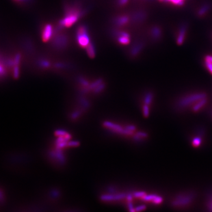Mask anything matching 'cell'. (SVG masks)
<instances>
[{
	"label": "cell",
	"mask_w": 212,
	"mask_h": 212,
	"mask_svg": "<svg viewBox=\"0 0 212 212\" xmlns=\"http://www.w3.org/2000/svg\"><path fill=\"white\" fill-rule=\"evenodd\" d=\"M69 37L66 33L61 32V31L55 30L51 44L52 47L58 51L65 50L69 45Z\"/></svg>",
	"instance_id": "6da1fadb"
},
{
	"label": "cell",
	"mask_w": 212,
	"mask_h": 212,
	"mask_svg": "<svg viewBox=\"0 0 212 212\" xmlns=\"http://www.w3.org/2000/svg\"><path fill=\"white\" fill-rule=\"evenodd\" d=\"M76 41L82 48H86L90 44L91 41L87 25L81 24L77 27L76 30Z\"/></svg>",
	"instance_id": "7a4b0ae2"
},
{
	"label": "cell",
	"mask_w": 212,
	"mask_h": 212,
	"mask_svg": "<svg viewBox=\"0 0 212 212\" xmlns=\"http://www.w3.org/2000/svg\"><path fill=\"white\" fill-rule=\"evenodd\" d=\"M206 97V94L204 93H194L186 95L181 98V99L179 100L178 104L179 106L182 108L187 107L189 106L192 105L193 106V104H196L197 102Z\"/></svg>",
	"instance_id": "3957f363"
},
{
	"label": "cell",
	"mask_w": 212,
	"mask_h": 212,
	"mask_svg": "<svg viewBox=\"0 0 212 212\" xmlns=\"http://www.w3.org/2000/svg\"><path fill=\"white\" fill-rule=\"evenodd\" d=\"M189 30V25L187 23H181L177 28L175 34V41L178 45H181L184 43L187 38Z\"/></svg>",
	"instance_id": "277c9868"
},
{
	"label": "cell",
	"mask_w": 212,
	"mask_h": 212,
	"mask_svg": "<svg viewBox=\"0 0 212 212\" xmlns=\"http://www.w3.org/2000/svg\"><path fill=\"white\" fill-rule=\"evenodd\" d=\"M112 33L114 37L117 39L119 44L122 45L130 44L131 41V36L129 32L122 30H116L113 31Z\"/></svg>",
	"instance_id": "5b68a950"
},
{
	"label": "cell",
	"mask_w": 212,
	"mask_h": 212,
	"mask_svg": "<svg viewBox=\"0 0 212 212\" xmlns=\"http://www.w3.org/2000/svg\"><path fill=\"white\" fill-rule=\"evenodd\" d=\"M103 125L106 127V128H108L112 131L117 133L119 134H123V135L129 136V135H131L133 133V131H129L126 129H123L122 127L120 126V125L115 124L114 123L108 121H104L103 123Z\"/></svg>",
	"instance_id": "8992f818"
},
{
	"label": "cell",
	"mask_w": 212,
	"mask_h": 212,
	"mask_svg": "<svg viewBox=\"0 0 212 212\" xmlns=\"http://www.w3.org/2000/svg\"><path fill=\"white\" fill-rule=\"evenodd\" d=\"M55 32V29L50 23L44 24L41 30V38L44 43H47L53 38Z\"/></svg>",
	"instance_id": "52a82bcc"
},
{
	"label": "cell",
	"mask_w": 212,
	"mask_h": 212,
	"mask_svg": "<svg viewBox=\"0 0 212 212\" xmlns=\"http://www.w3.org/2000/svg\"><path fill=\"white\" fill-rule=\"evenodd\" d=\"M151 40L154 42H159L163 38L162 28L159 25H155L150 27L149 31Z\"/></svg>",
	"instance_id": "ba28073f"
},
{
	"label": "cell",
	"mask_w": 212,
	"mask_h": 212,
	"mask_svg": "<svg viewBox=\"0 0 212 212\" xmlns=\"http://www.w3.org/2000/svg\"><path fill=\"white\" fill-rule=\"evenodd\" d=\"M212 8V4L211 2H204L198 6L196 11V15L199 19L204 18L210 11Z\"/></svg>",
	"instance_id": "9c48e42d"
},
{
	"label": "cell",
	"mask_w": 212,
	"mask_h": 212,
	"mask_svg": "<svg viewBox=\"0 0 212 212\" xmlns=\"http://www.w3.org/2000/svg\"><path fill=\"white\" fill-rule=\"evenodd\" d=\"M131 21V17L127 14H121L115 17L113 20V24L117 27H123L128 24Z\"/></svg>",
	"instance_id": "30bf717a"
},
{
	"label": "cell",
	"mask_w": 212,
	"mask_h": 212,
	"mask_svg": "<svg viewBox=\"0 0 212 212\" xmlns=\"http://www.w3.org/2000/svg\"><path fill=\"white\" fill-rule=\"evenodd\" d=\"M192 200V197L188 195H181L177 197L173 201L175 206H183L189 205Z\"/></svg>",
	"instance_id": "8fae6325"
},
{
	"label": "cell",
	"mask_w": 212,
	"mask_h": 212,
	"mask_svg": "<svg viewBox=\"0 0 212 212\" xmlns=\"http://www.w3.org/2000/svg\"><path fill=\"white\" fill-rule=\"evenodd\" d=\"M131 21L134 23H141L147 18V14L143 10H137L130 15Z\"/></svg>",
	"instance_id": "7c38bea8"
},
{
	"label": "cell",
	"mask_w": 212,
	"mask_h": 212,
	"mask_svg": "<svg viewBox=\"0 0 212 212\" xmlns=\"http://www.w3.org/2000/svg\"><path fill=\"white\" fill-rule=\"evenodd\" d=\"M49 156L51 158L56 159L60 164H64L66 162V159L60 149H57L56 150H52L49 153Z\"/></svg>",
	"instance_id": "4fadbf2b"
},
{
	"label": "cell",
	"mask_w": 212,
	"mask_h": 212,
	"mask_svg": "<svg viewBox=\"0 0 212 212\" xmlns=\"http://www.w3.org/2000/svg\"><path fill=\"white\" fill-rule=\"evenodd\" d=\"M125 193L113 194H103L100 196V199L103 201H111L123 199L125 197Z\"/></svg>",
	"instance_id": "5bb4252c"
},
{
	"label": "cell",
	"mask_w": 212,
	"mask_h": 212,
	"mask_svg": "<svg viewBox=\"0 0 212 212\" xmlns=\"http://www.w3.org/2000/svg\"><path fill=\"white\" fill-rule=\"evenodd\" d=\"M144 43L142 41H138L134 44L130 51V55L131 57L138 56L143 50Z\"/></svg>",
	"instance_id": "9a60e30c"
},
{
	"label": "cell",
	"mask_w": 212,
	"mask_h": 212,
	"mask_svg": "<svg viewBox=\"0 0 212 212\" xmlns=\"http://www.w3.org/2000/svg\"><path fill=\"white\" fill-rule=\"evenodd\" d=\"M86 51L87 53L88 56L91 58H94L95 56V45L93 42H90V44L88 45L87 47H86Z\"/></svg>",
	"instance_id": "2e32d148"
},
{
	"label": "cell",
	"mask_w": 212,
	"mask_h": 212,
	"mask_svg": "<svg viewBox=\"0 0 212 212\" xmlns=\"http://www.w3.org/2000/svg\"><path fill=\"white\" fill-rule=\"evenodd\" d=\"M207 102V99L206 98L203 99L201 100H200L198 102H197L196 104H194L192 107V110L194 112H197L198 111H199L200 110L203 108L205 105L206 104Z\"/></svg>",
	"instance_id": "e0dca14e"
},
{
	"label": "cell",
	"mask_w": 212,
	"mask_h": 212,
	"mask_svg": "<svg viewBox=\"0 0 212 212\" xmlns=\"http://www.w3.org/2000/svg\"><path fill=\"white\" fill-rule=\"evenodd\" d=\"M187 0H164V3L175 6H183Z\"/></svg>",
	"instance_id": "ac0fdd59"
},
{
	"label": "cell",
	"mask_w": 212,
	"mask_h": 212,
	"mask_svg": "<svg viewBox=\"0 0 212 212\" xmlns=\"http://www.w3.org/2000/svg\"><path fill=\"white\" fill-rule=\"evenodd\" d=\"M38 65L42 69H49L52 66V63L49 60L43 58L39 60Z\"/></svg>",
	"instance_id": "d6986e66"
},
{
	"label": "cell",
	"mask_w": 212,
	"mask_h": 212,
	"mask_svg": "<svg viewBox=\"0 0 212 212\" xmlns=\"http://www.w3.org/2000/svg\"><path fill=\"white\" fill-rule=\"evenodd\" d=\"M78 81L79 82V83L81 84V86H83V88H87L90 86V82L88 81L87 79H86L84 77H83L82 76L78 77Z\"/></svg>",
	"instance_id": "ffe728a7"
},
{
	"label": "cell",
	"mask_w": 212,
	"mask_h": 212,
	"mask_svg": "<svg viewBox=\"0 0 212 212\" xmlns=\"http://www.w3.org/2000/svg\"><path fill=\"white\" fill-rule=\"evenodd\" d=\"M153 99V93L151 92L147 93L146 94V95H145L144 99V104H147V105H150V104L151 103V102H152Z\"/></svg>",
	"instance_id": "44dd1931"
},
{
	"label": "cell",
	"mask_w": 212,
	"mask_h": 212,
	"mask_svg": "<svg viewBox=\"0 0 212 212\" xmlns=\"http://www.w3.org/2000/svg\"><path fill=\"white\" fill-rule=\"evenodd\" d=\"M203 64L207 71H209L212 74V62L205 57L203 59Z\"/></svg>",
	"instance_id": "7402d4cb"
},
{
	"label": "cell",
	"mask_w": 212,
	"mask_h": 212,
	"mask_svg": "<svg viewBox=\"0 0 212 212\" xmlns=\"http://www.w3.org/2000/svg\"><path fill=\"white\" fill-rule=\"evenodd\" d=\"M105 87H106V84H105V83H104L103 82L102 83L100 84V85H99L97 87H96L94 89V93L95 94L100 93L102 91H103L104 90Z\"/></svg>",
	"instance_id": "603a6c76"
},
{
	"label": "cell",
	"mask_w": 212,
	"mask_h": 212,
	"mask_svg": "<svg viewBox=\"0 0 212 212\" xmlns=\"http://www.w3.org/2000/svg\"><path fill=\"white\" fill-rule=\"evenodd\" d=\"M53 66L55 67V68H57V69H66L67 68L68 66H69V64H67L66 62H57L56 63H55Z\"/></svg>",
	"instance_id": "cb8c5ba5"
},
{
	"label": "cell",
	"mask_w": 212,
	"mask_h": 212,
	"mask_svg": "<svg viewBox=\"0 0 212 212\" xmlns=\"http://www.w3.org/2000/svg\"><path fill=\"white\" fill-rule=\"evenodd\" d=\"M201 143V140L199 137H194L192 140V145L195 147H199Z\"/></svg>",
	"instance_id": "d4e9b609"
},
{
	"label": "cell",
	"mask_w": 212,
	"mask_h": 212,
	"mask_svg": "<svg viewBox=\"0 0 212 212\" xmlns=\"http://www.w3.org/2000/svg\"><path fill=\"white\" fill-rule=\"evenodd\" d=\"M143 113L145 117H147L149 116L150 110H149V107L148 105L144 104V105L143 106Z\"/></svg>",
	"instance_id": "484cf974"
},
{
	"label": "cell",
	"mask_w": 212,
	"mask_h": 212,
	"mask_svg": "<svg viewBox=\"0 0 212 212\" xmlns=\"http://www.w3.org/2000/svg\"><path fill=\"white\" fill-rule=\"evenodd\" d=\"M80 103H81V105L83 106L84 108H87L90 107V103L87 99L84 98H80Z\"/></svg>",
	"instance_id": "4316f807"
},
{
	"label": "cell",
	"mask_w": 212,
	"mask_h": 212,
	"mask_svg": "<svg viewBox=\"0 0 212 212\" xmlns=\"http://www.w3.org/2000/svg\"><path fill=\"white\" fill-rule=\"evenodd\" d=\"M80 142L75 140H70L67 142V146L69 147H78L80 146Z\"/></svg>",
	"instance_id": "83f0119b"
},
{
	"label": "cell",
	"mask_w": 212,
	"mask_h": 212,
	"mask_svg": "<svg viewBox=\"0 0 212 212\" xmlns=\"http://www.w3.org/2000/svg\"><path fill=\"white\" fill-rule=\"evenodd\" d=\"M68 133L67 131L64 130H57L56 131H55L54 132V134H55V136H57V137H59V136H65Z\"/></svg>",
	"instance_id": "f1b7e54d"
},
{
	"label": "cell",
	"mask_w": 212,
	"mask_h": 212,
	"mask_svg": "<svg viewBox=\"0 0 212 212\" xmlns=\"http://www.w3.org/2000/svg\"><path fill=\"white\" fill-rule=\"evenodd\" d=\"M145 195H146V193L143 192H137L133 193V196L134 197L140 198V199H142Z\"/></svg>",
	"instance_id": "f546056e"
},
{
	"label": "cell",
	"mask_w": 212,
	"mask_h": 212,
	"mask_svg": "<svg viewBox=\"0 0 212 212\" xmlns=\"http://www.w3.org/2000/svg\"><path fill=\"white\" fill-rule=\"evenodd\" d=\"M163 198L162 197L160 196H157L155 199L153 200L152 203L155 204V205H160L163 202Z\"/></svg>",
	"instance_id": "4dcf8cb0"
},
{
	"label": "cell",
	"mask_w": 212,
	"mask_h": 212,
	"mask_svg": "<svg viewBox=\"0 0 212 212\" xmlns=\"http://www.w3.org/2000/svg\"><path fill=\"white\" fill-rule=\"evenodd\" d=\"M117 5L119 6H123L127 5L129 0H117Z\"/></svg>",
	"instance_id": "1f68e13d"
},
{
	"label": "cell",
	"mask_w": 212,
	"mask_h": 212,
	"mask_svg": "<svg viewBox=\"0 0 212 212\" xmlns=\"http://www.w3.org/2000/svg\"><path fill=\"white\" fill-rule=\"evenodd\" d=\"M81 113V112H80V111H75V112H74L71 114V119H72V120H75V119L78 118L80 116Z\"/></svg>",
	"instance_id": "d6a6232c"
},
{
	"label": "cell",
	"mask_w": 212,
	"mask_h": 212,
	"mask_svg": "<svg viewBox=\"0 0 212 212\" xmlns=\"http://www.w3.org/2000/svg\"><path fill=\"white\" fill-rule=\"evenodd\" d=\"M66 146H67V141H64L58 143H57V148L61 149L62 148L65 147Z\"/></svg>",
	"instance_id": "836d02e7"
},
{
	"label": "cell",
	"mask_w": 212,
	"mask_h": 212,
	"mask_svg": "<svg viewBox=\"0 0 212 212\" xmlns=\"http://www.w3.org/2000/svg\"><path fill=\"white\" fill-rule=\"evenodd\" d=\"M136 134H137V136H138L139 137L142 138H146V137H147V134L146 133H145V132H143V131H138V132H137V133H136Z\"/></svg>",
	"instance_id": "e575fe53"
},
{
	"label": "cell",
	"mask_w": 212,
	"mask_h": 212,
	"mask_svg": "<svg viewBox=\"0 0 212 212\" xmlns=\"http://www.w3.org/2000/svg\"><path fill=\"white\" fill-rule=\"evenodd\" d=\"M134 209H135V211L140 212V211L144 210L146 209V206L145 205H140V206H137L136 207H135Z\"/></svg>",
	"instance_id": "d590c367"
},
{
	"label": "cell",
	"mask_w": 212,
	"mask_h": 212,
	"mask_svg": "<svg viewBox=\"0 0 212 212\" xmlns=\"http://www.w3.org/2000/svg\"><path fill=\"white\" fill-rule=\"evenodd\" d=\"M128 207H129V210L130 212H135V209L133 207V205L132 201H128Z\"/></svg>",
	"instance_id": "8d00e7d4"
},
{
	"label": "cell",
	"mask_w": 212,
	"mask_h": 212,
	"mask_svg": "<svg viewBox=\"0 0 212 212\" xmlns=\"http://www.w3.org/2000/svg\"><path fill=\"white\" fill-rule=\"evenodd\" d=\"M125 129H127V130H129V131H133V132L135 131V130H136V126H134V125H127V126L125 127Z\"/></svg>",
	"instance_id": "74e56055"
},
{
	"label": "cell",
	"mask_w": 212,
	"mask_h": 212,
	"mask_svg": "<svg viewBox=\"0 0 212 212\" xmlns=\"http://www.w3.org/2000/svg\"><path fill=\"white\" fill-rule=\"evenodd\" d=\"M51 194L53 197H57L60 195V192L57 190H54L51 192Z\"/></svg>",
	"instance_id": "f35d334b"
},
{
	"label": "cell",
	"mask_w": 212,
	"mask_h": 212,
	"mask_svg": "<svg viewBox=\"0 0 212 212\" xmlns=\"http://www.w3.org/2000/svg\"><path fill=\"white\" fill-rule=\"evenodd\" d=\"M127 200L128 201H132V200H133V196L129 194L127 196Z\"/></svg>",
	"instance_id": "ab89813d"
},
{
	"label": "cell",
	"mask_w": 212,
	"mask_h": 212,
	"mask_svg": "<svg viewBox=\"0 0 212 212\" xmlns=\"http://www.w3.org/2000/svg\"><path fill=\"white\" fill-rule=\"evenodd\" d=\"M19 2H29L30 0H15Z\"/></svg>",
	"instance_id": "60d3db41"
}]
</instances>
